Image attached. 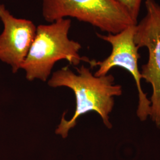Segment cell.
Listing matches in <instances>:
<instances>
[{
  "instance_id": "cell-1",
  "label": "cell",
  "mask_w": 160,
  "mask_h": 160,
  "mask_svg": "<svg viewBox=\"0 0 160 160\" xmlns=\"http://www.w3.org/2000/svg\"><path fill=\"white\" fill-rule=\"evenodd\" d=\"M77 70L78 74L67 67L62 68L55 72L48 82V85L52 87H67L71 88L76 98L73 117L67 120L64 113L55 131L56 134L63 138L67 137L69 131L77 125V120L81 116L92 111L99 114L104 125L111 129L112 125L109 114L114 107V97L122 94V86L114 84L112 75L96 77L84 65Z\"/></svg>"
},
{
  "instance_id": "cell-2",
  "label": "cell",
  "mask_w": 160,
  "mask_h": 160,
  "mask_svg": "<svg viewBox=\"0 0 160 160\" xmlns=\"http://www.w3.org/2000/svg\"><path fill=\"white\" fill-rule=\"evenodd\" d=\"M71 20L61 18L49 24L37 27L36 36L28 54L22 66L29 81L39 79L46 81L58 61L62 59L78 65L81 61L89 62L87 57H81L80 43L69 39Z\"/></svg>"
},
{
  "instance_id": "cell-3",
  "label": "cell",
  "mask_w": 160,
  "mask_h": 160,
  "mask_svg": "<svg viewBox=\"0 0 160 160\" xmlns=\"http://www.w3.org/2000/svg\"><path fill=\"white\" fill-rule=\"evenodd\" d=\"M42 15L48 23L72 17L112 34L137 24L115 0H42Z\"/></svg>"
},
{
  "instance_id": "cell-4",
  "label": "cell",
  "mask_w": 160,
  "mask_h": 160,
  "mask_svg": "<svg viewBox=\"0 0 160 160\" xmlns=\"http://www.w3.org/2000/svg\"><path fill=\"white\" fill-rule=\"evenodd\" d=\"M136 24L131 25L120 32L108 35L97 33L100 39L109 43L112 46V52L109 57L102 61L90 60L88 63L92 67H98L95 72L96 77L108 74L111 69L120 67L128 71L135 80L138 92V105L137 115L141 121H145L149 117L151 113V101L147 94L143 92L141 86L142 77L138 67L140 55L139 48L135 42Z\"/></svg>"
},
{
  "instance_id": "cell-5",
  "label": "cell",
  "mask_w": 160,
  "mask_h": 160,
  "mask_svg": "<svg viewBox=\"0 0 160 160\" xmlns=\"http://www.w3.org/2000/svg\"><path fill=\"white\" fill-rule=\"evenodd\" d=\"M146 14L136 24L135 42L148 51V62L142 67V79L152 88L150 118L160 129V5L155 0L145 1Z\"/></svg>"
},
{
  "instance_id": "cell-6",
  "label": "cell",
  "mask_w": 160,
  "mask_h": 160,
  "mask_svg": "<svg viewBox=\"0 0 160 160\" xmlns=\"http://www.w3.org/2000/svg\"><path fill=\"white\" fill-rule=\"evenodd\" d=\"M0 20L4 30L0 34V61L16 73L22 68L36 36L37 27L31 20L14 17L0 4Z\"/></svg>"
},
{
  "instance_id": "cell-7",
  "label": "cell",
  "mask_w": 160,
  "mask_h": 160,
  "mask_svg": "<svg viewBox=\"0 0 160 160\" xmlns=\"http://www.w3.org/2000/svg\"><path fill=\"white\" fill-rule=\"evenodd\" d=\"M122 6L132 19L138 23V17L139 14L142 0H115Z\"/></svg>"
}]
</instances>
